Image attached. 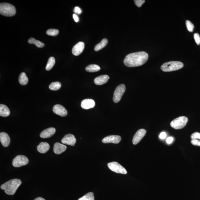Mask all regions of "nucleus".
Returning a JSON list of instances; mask_svg holds the SVG:
<instances>
[{
  "label": "nucleus",
  "mask_w": 200,
  "mask_h": 200,
  "mask_svg": "<svg viewBox=\"0 0 200 200\" xmlns=\"http://www.w3.org/2000/svg\"><path fill=\"white\" fill-rule=\"evenodd\" d=\"M149 56L147 53L138 52L128 54L124 58V62L128 67H135L143 65L147 62Z\"/></svg>",
  "instance_id": "f257e3e1"
},
{
  "label": "nucleus",
  "mask_w": 200,
  "mask_h": 200,
  "mask_svg": "<svg viewBox=\"0 0 200 200\" xmlns=\"http://www.w3.org/2000/svg\"><path fill=\"white\" fill-rule=\"evenodd\" d=\"M21 183V181L19 179H13L2 184L1 188L8 195H13Z\"/></svg>",
  "instance_id": "f03ea898"
},
{
  "label": "nucleus",
  "mask_w": 200,
  "mask_h": 200,
  "mask_svg": "<svg viewBox=\"0 0 200 200\" xmlns=\"http://www.w3.org/2000/svg\"><path fill=\"white\" fill-rule=\"evenodd\" d=\"M17 13L15 6L10 3H1L0 4V14L7 17H12Z\"/></svg>",
  "instance_id": "7ed1b4c3"
},
{
  "label": "nucleus",
  "mask_w": 200,
  "mask_h": 200,
  "mask_svg": "<svg viewBox=\"0 0 200 200\" xmlns=\"http://www.w3.org/2000/svg\"><path fill=\"white\" fill-rule=\"evenodd\" d=\"M183 66V63L180 61H171L163 64L161 69L164 72H172L181 69Z\"/></svg>",
  "instance_id": "20e7f679"
},
{
  "label": "nucleus",
  "mask_w": 200,
  "mask_h": 200,
  "mask_svg": "<svg viewBox=\"0 0 200 200\" xmlns=\"http://www.w3.org/2000/svg\"><path fill=\"white\" fill-rule=\"evenodd\" d=\"M188 119L187 117H180L174 119L171 123L172 128L175 129H180L183 128L187 124Z\"/></svg>",
  "instance_id": "39448f33"
},
{
  "label": "nucleus",
  "mask_w": 200,
  "mask_h": 200,
  "mask_svg": "<svg viewBox=\"0 0 200 200\" xmlns=\"http://www.w3.org/2000/svg\"><path fill=\"white\" fill-rule=\"evenodd\" d=\"M125 90L126 87L124 84H120L117 86L114 92L113 98L114 102L117 103L120 101Z\"/></svg>",
  "instance_id": "423d86ee"
},
{
  "label": "nucleus",
  "mask_w": 200,
  "mask_h": 200,
  "mask_svg": "<svg viewBox=\"0 0 200 200\" xmlns=\"http://www.w3.org/2000/svg\"><path fill=\"white\" fill-rule=\"evenodd\" d=\"M108 166L110 170L116 173L123 174L127 173V172L125 168L117 162H113L108 163Z\"/></svg>",
  "instance_id": "0eeeda50"
},
{
  "label": "nucleus",
  "mask_w": 200,
  "mask_h": 200,
  "mask_svg": "<svg viewBox=\"0 0 200 200\" xmlns=\"http://www.w3.org/2000/svg\"><path fill=\"white\" fill-rule=\"evenodd\" d=\"M29 160L26 156L19 155L13 159L12 165L15 167H20L28 164Z\"/></svg>",
  "instance_id": "6e6552de"
},
{
  "label": "nucleus",
  "mask_w": 200,
  "mask_h": 200,
  "mask_svg": "<svg viewBox=\"0 0 200 200\" xmlns=\"http://www.w3.org/2000/svg\"><path fill=\"white\" fill-rule=\"evenodd\" d=\"M146 133V131L143 129H140L137 131L133 136L132 143L133 144L136 145L141 141Z\"/></svg>",
  "instance_id": "1a4fd4ad"
},
{
  "label": "nucleus",
  "mask_w": 200,
  "mask_h": 200,
  "mask_svg": "<svg viewBox=\"0 0 200 200\" xmlns=\"http://www.w3.org/2000/svg\"><path fill=\"white\" fill-rule=\"evenodd\" d=\"M76 139L73 135L68 134L64 137L61 142L64 144L74 146L76 143Z\"/></svg>",
  "instance_id": "9d476101"
},
{
  "label": "nucleus",
  "mask_w": 200,
  "mask_h": 200,
  "mask_svg": "<svg viewBox=\"0 0 200 200\" xmlns=\"http://www.w3.org/2000/svg\"><path fill=\"white\" fill-rule=\"evenodd\" d=\"M53 111L56 114L61 117H65L68 114V112L66 109L62 105H56L53 108Z\"/></svg>",
  "instance_id": "9b49d317"
},
{
  "label": "nucleus",
  "mask_w": 200,
  "mask_h": 200,
  "mask_svg": "<svg viewBox=\"0 0 200 200\" xmlns=\"http://www.w3.org/2000/svg\"><path fill=\"white\" fill-rule=\"evenodd\" d=\"M85 48V44L82 42H79L73 47L72 53L75 56H78L82 54Z\"/></svg>",
  "instance_id": "f8f14e48"
},
{
  "label": "nucleus",
  "mask_w": 200,
  "mask_h": 200,
  "mask_svg": "<svg viewBox=\"0 0 200 200\" xmlns=\"http://www.w3.org/2000/svg\"><path fill=\"white\" fill-rule=\"evenodd\" d=\"M121 138L118 135H110L106 137L103 139L102 142L103 143H113L117 144L120 143Z\"/></svg>",
  "instance_id": "ddd939ff"
},
{
  "label": "nucleus",
  "mask_w": 200,
  "mask_h": 200,
  "mask_svg": "<svg viewBox=\"0 0 200 200\" xmlns=\"http://www.w3.org/2000/svg\"><path fill=\"white\" fill-rule=\"evenodd\" d=\"M95 103L92 99H85L82 101L81 103V107L85 109H89L94 108Z\"/></svg>",
  "instance_id": "4468645a"
},
{
  "label": "nucleus",
  "mask_w": 200,
  "mask_h": 200,
  "mask_svg": "<svg viewBox=\"0 0 200 200\" xmlns=\"http://www.w3.org/2000/svg\"><path fill=\"white\" fill-rule=\"evenodd\" d=\"M56 129L54 128H50L42 131L40 136L41 138H47L50 137L55 134Z\"/></svg>",
  "instance_id": "2eb2a0df"
},
{
  "label": "nucleus",
  "mask_w": 200,
  "mask_h": 200,
  "mask_svg": "<svg viewBox=\"0 0 200 200\" xmlns=\"http://www.w3.org/2000/svg\"><path fill=\"white\" fill-rule=\"evenodd\" d=\"M0 141L3 146L8 147L10 143V138L7 133L1 132L0 133Z\"/></svg>",
  "instance_id": "dca6fc26"
},
{
  "label": "nucleus",
  "mask_w": 200,
  "mask_h": 200,
  "mask_svg": "<svg viewBox=\"0 0 200 200\" xmlns=\"http://www.w3.org/2000/svg\"><path fill=\"white\" fill-rule=\"evenodd\" d=\"M109 79V77L108 75H101L94 79V83L96 85H102L106 83Z\"/></svg>",
  "instance_id": "f3484780"
},
{
  "label": "nucleus",
  "mask_w": 200,
  "mask_h": 200,
  "mask_svg": "<svg viewBox=\"0 0 200 200\" xmlns=\"http://www.w3.org/2000/svg\"><path fill=\"white\" fill-rule=\"evenodd\" d=\"M66 149L67 147L65 145L58 143H57L54 144V151L55 154L59 155L65 152Z\"/></svg>",
  "instance_id": "a211bd4d"
},
{
  "label": "nucleus",
  "mask_w": 200,
  "mask_h": 200,
  "mask_svg": "<svg viewBox=\"0 0 200 200\" xmlns=\"http://www.w3.org/2000/svg\"><path fill=\"white\" fill-rule=\"evenodd\" d=\"M37 149L40 153L45 154L50 150V146L48 143L42 142L38 146Z\"/></svg>",
  "instance_id": "6ab92c4d"
},
{
  "label": "nucleus",
  "mask_w": 200,
  "mask_h": 200,
  "mask_svg": "<svg viewBox=\"0 0 200 200\" xmlns=\"http://www.w3.org/2000/svg\"><path fill=\"white\" fill-rule=\"evenodd\" d=\"M9 109L6 105H0V116L2 117H7L10 114Z\"/></svg>",
  "instance_id": "aec40b11"
},
{
  "label": "nucleus",
  "mask_w": 200,
  "mask_h": 200,
  "mask_svg": "<svg viewBox=\"0 0 200 200\" xmlns=\"http://www.w3.org/2000/svg\"><path fill=\"white\" fill-rule=\"evenodd\" d=\"M108 43V40L107 39H103L102 41L94 47V50L95 51H98L106 46Z\"/></svg>",
  "instance_id": "412c9836"
},
{
  "label": "nucleus",
  "mask_w": 200,
  "mask_h": 200,
  "mask_svg": "<svg viewBox=\"0 0 200 200\" xmlns=\"http://www.w3.org/2000/svg\"><path fill=\"white\" fill-rule=\"evenodd\" d=\"M86 71L89 72H97L101 70V68L98 65L96 64H91L87 66L85 68Z\"/></svg>",
  "instance_id": "4be33fe9"
},
{
  "label": "nucleus",
  "mask_w": 200,
  "mask_h": 200,
  "mask_svg": "<svg viewBox=\"0 0 200 200\" xmlns=\"http://www.w3.org/2000/svg\"><path fill=\"white\" fill-rule=\"evenodd\" d=\"M28 78L26 73L22 72L19 75V82L21 85H25L28 82Z\"/></svg>",
  "instance_id": "5701e85b"
},
{
  "label": "nucleus",
  "mask_w": 200,
  "mask_h": 200,
  "mask_svg": "<svg viewBox=\"0 0 200 200\" xmlns=\"http://www.w3.org/2000/svg\"><path fill=\"white\" fill-rule=\"evenodd\" d=\"M28 42L30 44L35 45L39 48H43L45 46L44 43L38 41V40H36L34 38H30L28 41Z\"/></svg>",
  "instance_id": "b1692460"
},
{
  "label": "nucleus",
  "mask_w": 200,
  "mask_h": 200,
  "mask_svg": "<svg viewBox=\"0 0 200 200\" xmlns=\"http://www.w3.org/2000/svg\"><path fill=\"white\" fill-rule=\"evenodd\" d=\"M55 64V59L53 57H51L49 58L48 63L46 67V69L47 71H50L52 69Z\"/></svg>",
  "instance_id": "393cba45"
},
{
  "label": "nucleus",
  "mask_w": 200,
  "mask_h": 200,
  "mask_svg": "<svg viewBox=\"0 0 200 200\" xmlns=\"http://www.w3.org/2000/svg\"><path fill=\"white\" fill-rule=\"evenodd\" d=\"M61 84L59 82H52L49 86V88L52 91H57L61 88Z\"/></svg>",
  "instance_id": "a878e982"
},
{
  "label": "nucleus",
  "mask_w": 200,
  "mask_h": 200,
  "mask_svg": "<svg viewBox=\"0 0 200 200\" xmlns=\"http://www.w3.org/2000/svg\"><path fill=\"white\" fill-rule=\"evenodd\" d=\"M78 200H94V194L92 192H89Z\"/></svg>",
  "instance_id": "bb28decb"
},
{
  "label": "nucleus",
  "mask_w": 200,
  "mask_h": 200,
  "mask_svg": "<svg viewBox=\"0 0 200 200\" xmlns=\"http://www.w3.org/2000/svg\"><path fill=\"white\" fill-rule=\"evenodd\" d=\"M59 31L58 29H49L46 31L47 34L49 36H57L58 35Z\"/></svg>",
  "instance_id": "cd10ccee"
},
{
  "label": "nucleus",
  "mask_w": 200,
  "mask_h": 200,
  "mask_svg": "<svg viewBox=\"0 0 200 200\" xmlns=\"http://www.w3.org/2000/svg\"><path fill=\"white\" fill-rule=\"evenodd\" d=\"M186 24L187 30L190 32H192L194 30V26L192 23L189 20H187L186 21Z\"/></svg>",
  "instance_id": "c85d7f7f"
},
{
  "label": "nucleus",
  "mask_w": 200,
  "mask_h": 200,
  "mask_svg": "<svg viewBox=\"0 0 200 200\" xmlns=\"http://www.w3.org/2000/svg\"><path fill=\"white\" fill-rule=\"evenodd\" d=\"M191 138L192 139H199L200 140V133L195 132L191 135Z\"/></svg>",
  "instance_id": "c756f323"
},
{
  "label": "nucleus",
  "mask_w": 200,
  "mask_h": 200,
  "mask_svg": "<svg viewBox=\"0 0 200 200\" xmlns=\"http://www.w3.org/2000/svg\"><path fill=\"white\" fill-rule=\"evenodd\" d=\"M134 2L136 6L140 8L141 7L145 1L144 0H135Z\"/></svg>",
  "instance_id": "7c9ffc66"
},
{
  "label": "nucleus",
  "mask_w": 200,
  "mask_h": 200,
  "mask_svg": "<svg viewBox=\"0 0 200 200\" xmlns=\"http://www.w3.org/2000/svg\"><path fill=\"white\" fill-rule=\"evenodd\" d=\"M194 38L195 42L198 45L200 44V36L198 33H194Z\"/></svg>",
  "instance_id": "2f4dec72"
},
{
  "label": "nucleus",
  "mask_w": 200,
  "mask_h": 200,
  "mask_svg": "<svg viewBox=\"0 0 200 200\" xmlns=\"http://www.w3.org/2000/svg\"><path fill=\"white\" fill-rule=\"evenodd\" d=\"M191 143L193 145L198 146H200V140L199 139H192L191 140Z\"/></svg>",
  "instance_id": "473e14b6"
},
{
  "label": "nucleus",
  "mask_w": 200,
  "mask_h": 200,
  "mask_svg": "<svg viewBox=\"0 0 200 200\" xmlns=\"http://www.w3.org/2000/svg\"><path fill=\"white\" fill-rule=\"evenodd\" d=\"M74 12L75 13L80 14L82 13V10L78 7H75L74 9Z\"/></svg>",
  "instance_id": "72a5a7b5"
},
{
  "label": "nucleus",
  "mask_w": 200,
  "mask_h": 200,
  "mask_svg": "<svg viewBox=\"0 0 200 200\" xmlns=\"http://www.w3.org/2000/svg\"><path fill=\"white\" fill-rule=\"evenodd\" d=\"M166 133L165 132H162L159 135V138L161 139H164L166 138Z\"/></svg>",
  "instance_id": "f704fd0d"
},
{
  "label": "nucleus",
  "mask_w": 200,
  "mask_h": 200,
  "mask_svg": "<svg viewBox=\"0 0 200 200\" xmlns=\"http://www.w3.org/2000/svg\"><path fill=\"white\" fill-rule=\"evenodd\" d=\"M173 141V138L172 137H169L167 139L166 143L168 144H171L172 143Z\"/></svg>",
  "instance_id": "c9c22d12"
},
{
  "label": "nucleus",
  "mask_w": 200,
  "mask_h": 200,
  "mask_svg": "<svg viewBox=\"0 0 200 200\" xmlns=\"http://www.w3.org/2000/svg\"><path fill=\"white\" fill-rule=\"evenodd\" d=\"M73 19H74L75 22H78L79 21V19L78 17L76 14H73Z\"/></svg>",
  "instance_id": "e433bc0d"
},
{
  "label": "nucleus",
  "mask_w": 200,
  "mask_h": 200,
  "mask_svg": "<svg viewBox=\"0 0 200 200\" xmlns=\"http://www.w3.org/2000/svg\"><path fill=\"white\" fill-rule=\"evenodd\" d=\"M34 200H45L44 199H43V198H41V197H39L36 198Z\"/></svg>",
  "instance_id": "4c0bfd02"
}]
</instances>
